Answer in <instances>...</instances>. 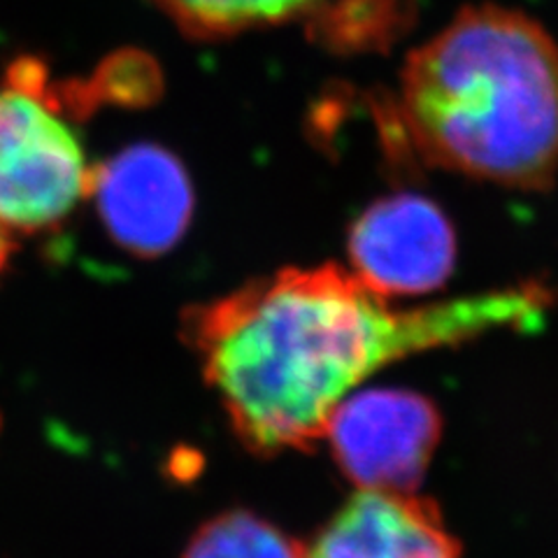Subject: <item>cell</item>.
I'll list each match as a JSON object with an SVG mask.
<instances>
[{
  "instance_id": "obj_10",
  "label": "cell",
  "mask_w": 558,
  "mask_h": 558,
  "mask_svg": "<svg viewBox=\"0 0 558 558\" xmlns=\"http://www.w3.org/2000/svg\"><path fill=\"white\" fill-rule=\"evenodd\" d=\"M8 258H10V238H8V229L3 223H0V272L8 266Z\"/></svg>"
},
{
  "instance_id": "obj_5",
  "label": "cell",
  "mask_w": 558,
  "mask_h": 558,
  "mask_svg": "<svg viewBox=\"0 0 558 558\" xmlns=\"http://www.w3.org/2000/svg\"><path fill=\"white\" fill-rule=\"evenodd\" d=\"M349 254L365 287L384 299H403L445 284L457 260V238L438 205L416 194H398L356 219Z\"/></svg>"
},
{
  "instance_id": "obj_3",
  "label": "cell",
  "mask_w": 558,
  "mask_h": 558,
  "mask_svg": "<svg viewBox=\"0 0 558 558\" xmlns=\"http://www.w3.org/2000/svg\"><path fill=\"white\" fill-rule=\"evenodd\" d=\"M92 184L84 149L24 63L0 89V223L43 231L65 219Z\"/></svg>"
},
{
  "instance_id": "obj_4",
  "label": "cell",
  "mask_w": 558,
  "mask_h": 558,
  "mask_svg": "<svg viewBox=\"0 0 558 558\" xmlns=\"http://www.w3.org/2000/svg\"><path fill=\"white\" fill-rule=\"evenodd\" d=\"M442 418L422 393L373 389L349 393L326 435L342 473L365 492L410 494L422 482Z\"/></svg>"
},
{
  "instance_id": "obj_6",
  "label": "cell",
  "mask_w": 558,
  "mask_h": 558,
  "mask_svg": "<svg viewBox=\"0 0 558 558\" xmlns=\"http://www.w3.org/2000/svg\"><path fill=\"white\" fill-rule=\"evenodd\" d=\"M89 189L114 242L140 256L163 254L180 242L194 209L186 170L151 145L117 154L92 172Z\"/></svg>"
},
{
  "instance_id": "obj_9",
  "label": "cell",
  "mask_w": 558,
  "mask_h": 558,
  "mask_svg": "<svg viewBox=\"0 0 558 558\" xmlns=\"http://www.w3.org/2000/svg\"><path fill=\"white\" fill-rule=\"evenodd\" d=\"M191 33L226 35L272 24L317 5L319 0H159Z\"/></svg>"
},
{
  "instance_id": "obj_1",
  "label": "cell",
  "mask_w": 558,
  "mask_h": 558,
  "mask_svg": "<svg viewBox=\"0 0 558 558\" xmlns=\"http://www.w3.org/2000/svg\"><path fill=\"white\" fill-rule=\"evenodd\" d=\"M549 299L519 287L393 310L338 266L291 268L201 307L186 336L242 442L277 453L324 440L330 414L381 365L537 326Z\"/></svg>"
},
{
  "instance_id": "obj_8",
  "label": "cell",
  "mask_w": 558,
  "mask_h": 558,
  "mask_svg": "<svg viewBox=\"0 0 558 558\" xmlns=\"http://www.w3.org/2000/svg\"><path fill=\"white\" fill-rule=\"evenodd\" d=\"M184 558H305V547L264 519L231 512L205 523Z\"/></svg>"
},
{
  "instance_id": "obj_7",
  "label": "cell",
  "mask_w": 558,
  "mask_h": 558,
  "mask_svg": "<svg viewBox=\"0 0 558 558\" xmlns=\"http://www.w3.org/2000/svg\"><path fill=\"white\" fill-rule=\"evenodd\" d=\"M305 558H461V547L430 500L361 488Z\"/></svg>"
},
{
  "instance_id": "obj_2",
  "label": "cell",
  "mask_w": 558,
  "mask_h": 558,
  "mask_svg": "<svg viewBox=\"0 0 558 558\" xmlns=\"http://www.w3.org/2000/svg\"><path fill=\"white\" fill-rule=\"evenodd\" d=\"M400 117L435 166L547 186L558 168V47L519 12L468 8L410 57Z\"/></svg>"
}]
</instances>
